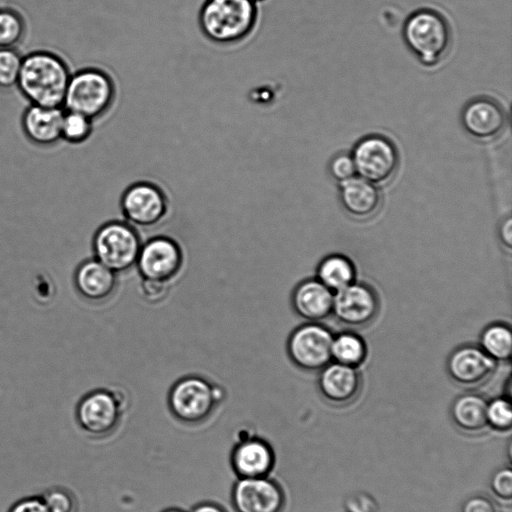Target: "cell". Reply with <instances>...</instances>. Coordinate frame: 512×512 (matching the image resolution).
Masks as SVG:
<instances>
[{
  "label": "cell",
  "instance_id": "obj_39",
  "mask_svg": "<svg viewBox=\"0 0 512 512\" xmlns=\"http://www.w3.org/2000/svg\"><path fill=\"white\" fill-rule=\"evenodd\" d=\"M253 1L258 2V1H261V0H253Z\"/></svg>",
  "mask_w": 512,
  "mask_h": 512
},
{
  "label": "cell",
  "instance_id": "obj_32",
  "mask_svg": "<svg viewBox=\"0 0 512 512\" xmlns=\"http://www.w3.org/2000/svg\"><path fill=\"white\" fill-rule=\"evenodd\" d=\"M490 489L500 500L510 502L512 499V470L503 467L496 470L490 479Z\"/></svg>",
  "mask_w": 512,
  "mask_h": 512
},
{
  "label": "cell",
  "instance_id": "obj_17",
  "mask_svg": "<svg viewBox=\"0 0 512 512\" xmlns=\"http://www.w3.org/2000/svg\"><path fill=\"white\" fill-rule=\"evenodd\" d=\"M231 462L239 478L268 477L275 464V455L266 441L252 437L235 446Z\"/></svg>",
  "mask_w": 512,
  "mask_h": 512
},
{
  "label": "cell",
  "instance_id": "obj_8",
  "mask_svg": "<svg viewBox=\"0 0 512 512\" xmlns=\"http://www.w3.org/2000/svg\"><path fill=\"white\" fill-rule=\"evenodd\" d=\"M123 408V399H119L117 393L98 389L79 400L75 419L80 429L89 437L104 438L117 428Z\"/></svg>",
  "mask_w": 512,
  "mask_h": 512
},
{
  "label": "cell",
  "instance_id": "obj_5",
  "mask_svg": "<svg viewBox=\"0 0 512 512\" xmlns=\"http://www.w3.org/2000/svg\"><path fill=\"white\" fill-rule=\"evenodd\" d=\"M141 245L134 227L121 221L102 225L92 241L94 258L115 273L126 271L136 264Z\"/></svg>",
  "mask_w": 512,
  "mask_h": 512
},
{
  "label": "cell",
  "instance_id": "obj_29",
  "mask_svg": "<svg viewBox=\"0 0 512 512\" xmlns=\"http://www.w3.org/2000/svg\"><path fill=\"white\" fill-rule=\"evenodd\" d=\"M21 55L14 48H0V88L17 86L21 65Z\"/></svg>",
  "mask_w": 512,
  "mask_h": 512
},
{
  "label": "cell",
  "instance_id": "obj_25",
  "mask_svg": "<svg viewBox=\"0 0 512 512\" xmlns=\"http://www.w3.org/2000/svg\"><path fill=\"white\" fill-rule=\"evenodd\" d=\"M480 347L495 361H506L512 353V333L505 324H492L481 334Z\"/></svg>",
  "mask_w": 512,
  "mask_h": 512
},
{
  "label": "cell",
  "instance_id": "obj_1",
  "mask_svg": "<svg viewBox=\"0 0 512 512\" xmlns=\"http://www.w3.org/2000/svg\"><path fill=\"white\" fill-rule=\"evenodd\" d=\"M70 76L61 57L36 51L23 57L17 87L32 105L63 107Z\"/></svg>",
  "mask_w": 512,
  "mask_h": 512
},
{
  "label": "cell",
  "instance_id": "obj_10",
  "mask_svg": "<svg viewBox=\"0 0 512 512\" xmlns=\"http://www.w3.org/2000/svg\"><path fill=\"white\" fill-rule=\"evenodd\" d=\"M122 213L136 227H151L162 221L168 212L164 191L154 183L139 181L128 186L120 200Z\"/></svg>",
  "mask_w": 512,
  "mask_h": 512
},
{
  "label": "cell",
  "instance_id": "obj_37",
  "mask_svg": "<svg viewBox=\"0 0 512 512\" xmlns=\"http://www.w3.org/2000/svg\"><path fill=\"white\" fill-rule=\"evenodd\" d=\"M191 512H226L222 507L214 503H201L195 506Z\"/></svg>",
  "mask_w": 512,
  "mask_h": 512
},
{
  "label": "cell",
  "instance_id": "obj_19",
  "mask_svg": "<svg viewBox=\"0 0 512 512\" xmlns=\"http://www.w3.org/2000/svg\"><path fill=\"white\" fill-rule=\"evenodd\" d=\"M116 283V273L95 258L83 261L74 273L76 290L91 302H101L109 298Z\"/></svg>",
  "mask_w": 512,
  "mask_h": 512
},
{
  "label": "cell",
  "instance_id": "obj_27",
  "mask_svg": "<svg viewBox=\"0 0 512 512\" xmlns=\"http://www.w3.org/2000/svg\"><path fill=\"white\" fill-rule=\"evenodd\" d=\"M49 512H78L79 502L74 492L65 486H51L40 495Z\"/></svg>",
  "mask_w": 512,
  "mask_h": 512
},
{
  "label": "cell",
  "instance_id": "obj_14",
  "mask_svg": "<svg viewBox=\"0 0 512 512\" xmlns=\"http://www.w3.org/2000/svg\"><path fill=\"white\" fill-rule=\"evenodd\" d=\"M232 504L236 512H282L285 494L268 477L239 478L232 490Z\"/></svg>",
  "mask_w": 512,
  "mask_h": 512
},
{
  "label": "cell",
  "instance_id": "obj_36",
  "mask_svg": "<svg viewBox=\"0 0 512 512\" xmlns=\"http://www.w3.org/2000/svg\"><path fill=\"white\" fill-rule=\"evenodd\" d=\"M499 237L502 245L506 247L508 250L511 249L512 246V220L511 218H507L504 222H502L499 229Z\"/></svg>",
  "mask_w": 512,
  "mask_h": 512
},
{
  "label": "cell",
  "instance_id": "obj_23",
  "mask_svg": "<svg viewBox=\"0 0 512 512\" xmlns=\"http://www.w3.org/2000/svg\"><path fill=\"white\" fill-rule=\"evenodd\" d=\"M318 280L331 291H339L354 283L356 271L353 263L341 255H330L318 266Z\"/></svg>",
  "mask_w": 512,
  "mask_h": 512
},
{
  "label": "cell",
  "instance_id": "obj_15",
  "mask_svg": "<svg viewBox=\"0 0 512 512\" xmlns=\"http://www.w3.org/2000/svg\"><path fill=\"white\" fill-rule=\"evenodd\" d=\"M496 361L481 347L464 345L455 349L447 360V372L458 385L476 388L486 384L496 371Z\"/></svg>",
  "mask_w": 512,
  "mask_h": 512
},
{
  "label": "cell",
  "instance_id": "obj_3",
  "mask_svg": "<svg viewBox=\"0 0 512 512\" xmlns=\"http://www.w3.org/2000/svg\"><path fill=\"white\" fill-rule=\"evenodd\" d=\"M402 35L409 51L425 67L438 65L452 44L449 23L442 14L430 8L412 12L404 22Z\"/></svg>",
  "mask_w": 512,
  "mask_h": 512
},
{
  "label": "cell",
  "instance_id": "obj_16",
  "mask_svg": "<svg viewBox=\"0 0 512 512\" xmlns=\"http://www.w3.org/2000/svg\"><path fill=\"white\" fill-rule=\"evenodd\" d=\"M318 388L330 404L346 406L354 402L361 392V374L355 367L329 363L321 370Z\"/></svg>",
  "mask_w": 512,
  "mask_h": 512
},
{
  "label": "cell",
  "instance_id": "obj_9",
  "mask_svg": "<svg viewBox=\"0 0 512 512\" xmlns=\"http://www.w3.org/2000/svg\"><path fill=\"white\" fill-rule=\"evenodd\" d=\"M333 339L324 326L316 323L302 325L288 339V355L302 370L321 371L332 360Z\"/></svg>",
  "mask_w": 512,
  "mask_h": 512
},
{
  "label": "cell",
  "instance_id": "obj_13",
  "mask_svg": "<svg viewBox=\"0 0 512 512\" xmlns=\"http://www.w3.org/2000/svg\"><path fill=\"white\" fill-rule=\"evenodd\" d=\"M182 264L180 246L171 238L158 236L141 245L135 265L143 279L171 281Z\"/></svg>",
  "mask_w": 512,
  "mask_h": 512
},
{
  "label": "cell",
  "instance_id": "obj_24",
  "mask_svg": "<svg viewBox=\"0 0 512 512\" xmlns=\"http://www.w3.org/2000/svg\"><path fill=\"white\" fill-rule=\"evenodd\" d=\"M367 356V347L361 337L353 333H342L333 339L332 359L336 363L357 368Z\"/></svg>",
  "mask_w": 512,
  "mask_h": 512
},
{
  "label": "cell",
  "instance_id": "obj_4",
  "mask_svg": "<svg viewBox=\"0 0 512 512\" xmlns=\"http://www.w3.org/2000/svg\"><path fill=\"white\" fill-rule=\"evenodd\" d=\"M116 96L112 77L98 68H85L71 74L63 108L95 120L109 111Z\"/></svg>",
  "mask_w": 512,
  "mask_h": 512
},
{
  "label": "cell",
  "instance_id": "obj_31",
  "mask_svg": "<svg viewBox=\"0 0 512 512\" xmlns=\"http://www.w3.org/2000/svg\"><path fill=\"white\" fill-rule=\"evenodd\" d=\"M328 172L340 184L356 176V169L351 154L341 152L334 155L328 164Z\"/></svg>",
  "mask_w": 512,
  "mask_h": 512
},
{
  "label": "cell",
  "instance_id": "obj_6",
  "mask_svg": "<svg viewBox=\"0 0 512 512\" xmlns=\"http://www.w3.org/2000/svg\"><path fill=\"white\" fill-rule=\"evenodd\" d=\"M351 157L356 173L375 185L390 182L400 164L396 145L381 134H369L359 139L352 149Z\"/></svg>",
  "mask_w": 512,
  "mask_h": 512
},
{
  "label": "cell",
  "instance_id": "obj_21",
  "mask_svg": "<svg viewBox=\"0 0 512 512\" xmlns=\"http://www.w3.org/2000/svg\"><path fill=\"white\" fill-rule=\"evenodd\" d=\"M333 301L332 291L318 279L301 282L292 294L295 312L311 322L326 319L332 313Z\"/></svg>",
  "mask_w": 512,
  "mask_h": 512
},
{
  "label": "cell",
  "instance_id": "obj_28",
  "mask_svg": "<svg viewBox=\"0 0 512 512\" xmlns=\"http://www.w3.org/2000/svg\"><path fill=\"white\" fill-rule=\"evenodd\" d=\"M22 17L10 9H0V48H14L24 35Z\"/></svg>",
  "mask_w": 512,
  "mask_h": 512
},
{
  "label": "cell",
  "instance_id": "obj_12",
  "mask_svg": "<svg viewBox=\"0 0 512 512\" xmlns=\"http://www.w3.org/2000/svg\"><path fill=\"white\" fill-rule=\"evenodd\" d=\"M379 306L378 296L371 287L352 283L336 292L332 313L341 324L362 328L376 319Z\"/></svg>",
  "mask_w": 512,
  "mask_h": 512
},
{
  "label": "cell",
  "instance_id": "obj_11",
  "mask_svg": "<svg viewBox=\"0 0 512 512\" xmlns=\"http://www.w3.org/2000/svg\"><path fill=\"white\" fill-rule=\"evenodd\" d=\"M460 120L464 131L480 142L495 140L507 125V115L502 105L488 96L469 100L461 111Z\"/></svg>",
  "mask_w": 512,
  "mask_h": 512
},
{
  "label": "cell",
  "instance_id": "obj_2",
  "mask_svg": "<svg viewBox=\"0 0 512 512\" xmlns=\"http://www.w3.org/2000/svg\"><path fill=\"white\" fill-rule=\"evenodd\" d=\"M257 2L253 0H205L198 22L203 35L213 43L235 44L254 30Z\"/></svg>",
  "mask_w": 512,
  "mask_h": 512
},
{
  "label": "cell",
  "instance_id": "obj_34",
  "mask_svg": "<svg viewBox=\"0 0 512 512\" xmlns=\"http://www.w3.org/2000/svg\"><path fill=\"white\" fill-rule=\"evenodd\" d=\"M460 512H497V508L489 497L476 494L462 503Z\"/></svg>",
  "mask_w": 512,
  "mask_h": 512
},
{
  "label": "cell",
  "instance_id": "obj_30",
  "mask_svg": "<svg viewBox=\"0 0 512 512\" xmlns=\"http://www.w3.org/2000/svg\"><path fill=\"white\" fill-rule=\"evenodd\" d=\"M487 425L498 432H507L512 427V406L509 399L499 397L488 402Z\"/></svg>",
  "mask_w": 512,
  "mask_h": 512
},
{
  "label": "cell",
  "instance_id": "obj_22",
  "mask_svg": "<svg viewBox=\"0 0 512 512\" xmlns=\"http://www.w3.org/2000/svg\"><path fill=\"white\" fill-rule=\"evenodd\" d=\"M487 405L488 401L480 394H462L451 405L452 420L465 433H480L488 426Z\"/></svg>",
  "mask_w": 512,
  "mask_h": 512
},
{
  "label": "cell",
  "instance_id": "obj_20",
  "mask_svg": "<svg viewBox=\"0 0 512 512\" xmlns=\"http://www.w3.org/2000/svg\"><path fill=\"white\" fill-rule=\"evenodd\" d=\"M381 200L377 185L361 177L354 176L341 183V204L354 219L367 220L373 217L381 206Z\"/></svg>",
  "mask_w": 512,
  "mask_h": 512
},
{
  "label": "cell",
  "instance_id": "obj_38",
  "mask_svg": "<svg viewBox=\"0 0 512 512\" xmlns=\"http://www.w3.org/2000/svg\"><path fill=\"white\" fill-rule=\"evenodd\" d=\"M163 512H184V511H182L180 509H176V508H171V509H167V510H165Z\"/></svg>",
  "mask_w": 512,
  "mask_h": 512
},
{
  "label": "cell",
  "instance_id": "obj_33",
  "mask_svg": "<svg viewBox=\"0 0 512 512\" xmlns=\"http://www.w3.org/2000/svg\"><path fill=\"white\" fill-rule=\"evenodd\" d=\"M170 281L143 279L140 284L142 297L149 302H158L166 297L170 288Z\"/></svg>",
  "mask_w": 512,
  "mask_h": 512
},
{
  "label": "cell",
  "instance_id": "obj_18",
  "mask_svg": "<svg viewBox=\"0 0 512 512\" xmlns=\"http://www.w3.org/2000/svg\"><path fill=\"white\" fill-rule=\"evenodd\" d=\"M62 107L30 105L24 111L21 126L26 138L37 146H52L61 140Z\"/></svg>",
  "mask_w": 512,
  "mask_h": 512
},
{
  "label": "cell",
  "instance_id": "obj_7",
  "mask_svg": "<svg viewBox=\"0 0 512 512\" xmlns=\"http://www.w3.org/2000/svg\"><path fill=\"white\" fill-rule=\"evenodd\" d=\"M218 390L205 379L189 376L177 381L170 390L168 403L173 415L183 423L205 421L218 402Z\"/></svg>",
  "mask_w": 512,
  "mask_h": 512
},
{
  "label": "cell",
  "instance_id": "obj_26",
  "mask_svg": "<svg viewBox=\"0 0 512 512\" xmlns=\"http://www.w3.org/2000/svg\"><path fill=\"white\" fill-rule=\"evenodd\" d=\"M93 121L84 114L64 110L61 126V139L71 144L85 142L92 134Z\"/></svg>",
  "mask_w": 512,
  "mask_h": 512
},
{
  "label": "cell",
  "instance_id": "obj_35",
  "mask_svg": "<svg viewBox=\"0 0 512 512\" xmlns=\"http://www.w3.org/2000/svg\"><path fill=\"white\" fill-rule=\"evenodd\" d=\"M7 512H49L42 498L27 496L14 502Z\"/></svg>",
  "mask_w": 512,
  "mask_h": 512
}]
</instances>
